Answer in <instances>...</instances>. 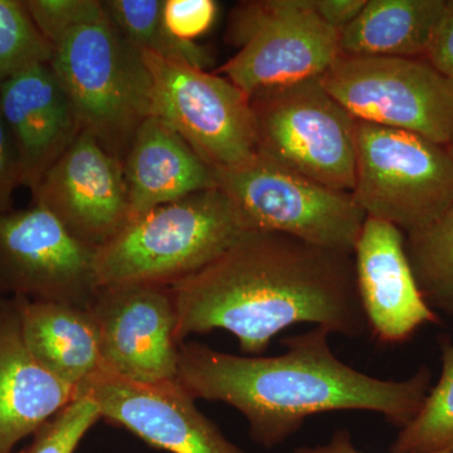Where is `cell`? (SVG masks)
I'll return each mask as SVG.
<instances>
[{"label": "cell", "instance_id": "obj_15", "mask_svg": "<svg viewBox=\"0 0 453 453\" xmlns=\"http://www.w3.org/2000/svg\"><path fill=\"white\" fill-rule=\"evenodd\" d=\"M405 234L366 219L354 249L360 303L369 329L384 344H401L438 315L423 299L405 253Z\"/></svg>", "mask_w": 453, "mask_h": 453}, {"label": "cell", "instance_id": "obj_2", "mask_svg": "<svg viewBox=\"0 0 453 453\" xmlns=\"http://www.w3.org/2000/svg\"><path fill=\"white\" fill-rule=\"evenodd\" d=\"M329 330L315 326L282 340L276 357H241L201 342L179 345L177 380L195 399L223 402L243 414L250 436L270 449L296 434L309 417L369 411L403 428L431 389L423 366L405 380H383L345 365L333 353Z\"/></svg>", "mask_w": 453, "mask_h": 453}, {"label": "cell", "instance_id": "obj_14", "mask_svg": "<svg viewBox=\"0 0 453 453\" xmlns=\"http://www.w3.org/2000/svg\"><path fill=\"white\" fill-rule=\"evenodd\" d=\"M339 56V32L318 16L314 0H276L217 73L250 97L261 89L320 79Z\"/></svg>", "mask_w": 453, "mask_h": 453}, {"label": "cell", "instance_id": "obj_7", "mask_svg": "<svg viewBox=\"0 0 453 453\" xmlns=\"http://www.w3.org/2000/svg\"><path fill=\"white\" fill-rule=\"evenodd\" d=\"M214 173L219 189L251 231L276 232L354 253L368 217L351 193L303 177L258 154L242 165Z\"/></svg>", "mask_w": 453, "mask_h": 453}, {"label": "cell", "instance_id": "obj_6", "mask_svg": "<svg viewBox=\"0 0 453 453\" xmlns=\"http://www.w3.org/2000/svg\"><path fill=\"white\" fill-rule=\"evenodd\" d=\"M351 195L368 219L404 234L421 231L453 204V159L446 146L421 135L357 120Z\"/></svg>", "mask_w": 453, "mask_h": 453}, {"label": "cell", "instance_id": "obj_1", "mask_svg": "<svg viewBox=\"0 0 453 453\" xmlns=\"http://www.w3.org/2000/svg\"><path fill=\"white\" fill-rule=\"evenodd\" d=\"M179 344L226 330L259 357L295 324L357 339L369 329L357 292L354 253L276 232L250 231L198 273L170 286Z\"/></svg>", "mask_w": 453, "mask_h": 453}, {"label": "cell", "instance_id": "obj_22", "mask_svg": "<svg viewBox=\"0 0 453 453\" xmlns=\"http://www.w3.org/2000/svg\"><path fill=\"white\" fill-rule=\"evenodd\" d=\"M404 246L423 299L453 316V204L427 228L405 234Z\"/></svg>", "mask_w": 453, "mask_h": 453}, {"label": "cell", "instance_id": "obj_23", "mask_svg": "<svg viewBox=\"0 0 453 453\" xmlns=\"http://www.w3.org/2000/svg\"><path fill=\"white\" fill-rule=\"evenodd\" d=\"M390 453H453V344H442V372L421 410L401 428Z\"/></svg>", "mask_w": 453, "mask_h": 453}, {"label": "cell", "instance_id": "obj_5", "mask_svg": "<svg viewBox=\"0 0 453 453\" xmlns=\"http://www.w3.org/2000/svg\"><path fill=\"white\" fill-rule=\"evenodd\" d=\"M250 101L259 157L333 189L353 192L357 120L320 79L261 89Z\"/></svg>", "mask_w": 453, "mask_h": 453}, {"label": "cell", "instance_id": "obj_3", "mask_svg": "<svg viewBox=\"0 0 453 453\" xmlns=\"http://www.w3.org/2000/svg\"><path fill=\"white\" fill-rule=\"evenodd\" d=\"M251 231L219 189L204 190L133 217L96 250L98 288L172 286L198 273Z\"/></svg>", "mask_w": 453, "mask_h": 453}, {"label": "cell", "instance_id": "obj_17", "mask_svg": "<svg viewBox=\"0 0 453 453\" xmlns=\"http://www.w3.org/2000/svg\"><path fill=\"white\" fill-rule=\"evenodd\" d=\"M74 395L27 348L17 297H0V453H12Z\"/></svg>", "mask_w": 453, "mask_h": 453}, {"label": "cell", "instance_id": "obj_12", "mask_svg": "<svg viewBox=\"0 0 453 453\" xmlns=\"http://www.w3.org/2000/svg\"><path fill=\"white\" fill-rule=\"evenodd\" d=\"M76 393L91 396L103 418L172 453H246L198 410L178 380L144 384L101 366Z\"/></svg>", "mask_w": 453, "mask_h": 453}, {"label": "cell", "instance_id": "obj_20", "mask_svg": "<svg viewBox=\"0 0 453 453\" xmlns=\"http://www.w3.org/2000/svg\"><path fill=\"white\" fill-rule=\"evenodd\" d=\"M447 0H366L359 16L339 32L342 56H425Z\"/></svg>", "mask_w": 453, "mask_h": 453}, {"label": "cell", "instance_id": "obj_25", "mask_svg": "<svg viewBox=\"0 0 453 453\" xmlns=\"http://www.w3.org/2000/svg\"><path fill=\"white\" fill-rule=\"evenodd\" d=\"M103 418L91 396L76 395L35 432L25 453H74L89 429Z\"/></svg>", "mask_w": 453, "mask_h": 453}, {"label": "cell", "instance_id": "obj_32", "mask_svg": "<svg viewBox=\"0 0 453 453\" xmlns=\"http://www.w3.org/2000/svg\"><path fill=\"white\" fill-rule=\"evenodd\" d=\"M447 149H449V155H451V157L453 159V145L449 146V148H447Z\"/></svg>", "mask_w": 453, "mask_h": 453}, {"label": "cell", "instance_id": "obj_10", "mask_svg": "<svg viewBox=\"0 0 453 453\" xmlns=\"http://www.w3.org/2000/svg\"><path fill=\"white\" fill-rule=\"evenodd\" d=\"M96 249L37 203L0 213V297L88 308L98 290Z\"/></svg>", "mask_w": 453, "mask_h": 453}, {"label": "cell", "instance_id": "obj_19", "mask_svg": "<svg viewBox=\"0 0 453 453\" xmlns=\"http://www.w3.org/2000/svg\"><path fill=\"white\" fill-rule=\"evenodd\" d=\"M27 348L47 372L77 390L103 365L88 308L17 297Z\"/></svg>", "mask_w": 453, "mask_h": 453}, {"label": "cell", "instance_id": "obj_28", "mask_svg": "<svg viewBox=\"0 0 453 453\" xmlns=\"http://www.w3.org/2000/svg\"><path fill=\"white\" fill-rule=\"evenodd\" d=\"M19 187H22L19 157L0 112V213L12 211L14 192Z\"/></svg>", "mask_w": 453, "mask_h": 453}, {"label": "cell", "instance_id": "obj_11", "mask_svg": "<svg viewBox=\"0 0 453 453\" xmlns=\"http://www.w3.org/2000/svg\"><path fill=\"white\" fill-rule=\"evenodd\" d=\"M104 368L136 383L175 380L179 342L170 286H100L88 306Z\"/></svg>", "mask_w": 453, "mask_h": 453}, {"label": "cell", "instance_id": "obj_30", "mask_svg": "<svg viewBox=\"0 0 453 453\" xmlns=\"http://www.w3.org/2000/svg\"><path fill=\"white\" fill-rule=\"evenodd\" d=\"M365 4L366 0H314L318 16L338 32L350 25Z\"/></svg>", "mask_w": 453, "mask_h": 453}, {"label": "cell", "instance_id": "obj_8", "mask_svg": "<svg viewBox=\"0 0 453 453\" xmlns=\"http://www.w3.org/2000/svg\"><path fill=\"white\" fill-rule=\"evenodd\" d=\"M320 81L357 121L453 145V82L423 57L340 55Z\"/></svg>", "mask_w": 453, "mask_h": 453}, {"label": "cell", "instance_id": "obj_13", "mask_svg": "<svg viewBox=\"0 0 453 453\" xmlns=\"http://www.w3.org/2000/svg\"><path fill=\"white\" fill-rule=\"evenodd\" d=\"M32 195L33 203L96 250L131 219L122 162L88 131L81 130Z\"/></svg>", "mask_w": 453, "mask_h": 453}, {"label": "cell", "instance_id": "obj_21", "mask_svg": "<svg viewBox=\"0 0 453 453\" xmlns=\"http://www.w3.org/2000/svg\"><path fill=\"white\" fill-rule=\"evenodd\" d=\"M113 26L140 52L178 59L204 70L213 56L196 42L174 37L164 22L163 0H107L103 2Z\"/></svg>", "mask_w": 453, "mask_h": 453}, {"label": "cell", "instance_id": "obj_24", "mask_svg": "<svg viewBox=\"0 0 453 453\" xmlns=\"http://www.w3.org/2000/svg\"><path fill=\"white\" fill-rule=\"evenodd\" d=\"M50 58L52 49L25 3L0 0V83L33 65L50 64Z\"/></svg>", "mask_w": 453, "mask_h": 453}, {"label": "cell", "instance_id": "obj_16", "mask_svg": "<svg viewBox=\"0 0 453 453\" xmlns=\"http://www.w3.org/2000/svg\"><path fill=\"white\" fill-rule=\"evenodd\" d=\"M0 112L16 145L22 187L35 190L81 133L76 110L50 64L0 83Z\"/></svg>", "mask_w": 453, "mask_h": 453}, {"label": "cell", "instance_id": "obj_9", "mask_svg": "<svg viewBox=\"0 0 453 453\" xmlns=\"http://www.w3.org/2000/svg\"><path fill=\"white\" fill-rule=\"evenodd\" d=\"M151 77L150 116L180 136L213 170L257 155L255 118L246 94L219 73L142 52Z\"/></svg>", "mask_w": 453, "mask_h": 453}, {"label": "cell", "instance_id": "obj_4", "mask_svg": "<svg viewBox=\"0 0 453 453\" xmlns=\"http://www.w3.org/2000/svg\"><path fill=\"white\" fill-rule=\"evenodd\" d=\"M50 65L81 129L113 157H125L134 134L150 116L151 77L142 52L122 37L105 12L57 41Z\"/></svg>", "mask_w": 453, "mask_h": 453}, {"label": "cell", "instance_id": "obj_18", "mask_svg": "<svg viewBox=\"0 0 453 453\" xmlns=\"http://www.w3.org/2000/svg\"><path fill=\"white\" fill-rule=\"evenodd\" d=\"M131 219L159 205L219 188L216 173L174 130L149 116L122 160Z\"/></svg>", "mask_w": 453, "mask_h": 453}, {"label": "cell", "instance_id": "obj_29", "mask_svg": "<svg viewBox=\"0 0 453 453\" xmlns=\"http://www.w3.org/2000/svg\"><path fill=\"white\" fill-rule=\"evenodd\" d=\"M423 58L453 82V0H447Z\"/></svg>", "mask_w": 453, "mask_h": 453}, {"label": "cell", "instance_id": "obj_31", "mask_svg": "<svg viewBox=\"0 0 453 453\" xmlns=\"http://www.w3.org/2000/svg\"><path fill=\"white\" fill-rule=\"evenodd\" d=\"M294 453H365L360 452L353 442L350 432L347 429H338L334 432L329 442L321 446H300Z\"/></svg>", "mask_w": 453, "mask_h": 453}, {"label": "cell", "instance_id": "obj_26", "mask_svg": "<svg viewBox=\"0 0 453 453\" xmlns=\"http://www.w3.org/2000/svg\"><path fill=\"white\" fill-rule=\"evenodd\" d=\"M27 12L50 49L57 41L79 25L105 14L97 0H26Z\"/></svg>", "mask_w": 453, "mask_h": 453}, {"label": "cell", "instance_id": "obj_27", "mask_svg": "<svg viewBox=\"0 0 453 453\" xmlns=\"http://www.w3.org/2000/svg\"><path fill=\"white\" fill-rule=\"evenodd\" d=\"M214 0H165L164 22L174 37L195 42L207 33L217 18Z\"/></svg>", "mask_w": 453, "mask_h": 453}]
</instances>
